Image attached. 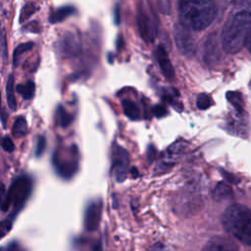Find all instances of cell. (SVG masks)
<instances>
[{
	"instance_id": "32",
	"label": "cell",
	"mask_w": 251,
	"mask_h": 251,
	"mask_svg": "<svg viewBox=\"0 0 251 251\" xmlns=\"http://www.w3.org/2000/svg\"><path fill=\"white\" fill-rule=\"evenodd\" d=\"M246 45H247L248 50H249V51H250V53H251V31H250V33H249V35H248V37H247Z\"/></svg>"
},
{
	"instance_id": "28",
	"label": "cell",
	"mask_w": 251,
	"mask_h": 251,
	"mask_svg": "<svg viewBox=\"0 0 251 251\" xmlns=\"http://www.w3.org/2000/svg\"><path fill=\"white\" fill-rule=\"evenodd\" d=\"M1 46H2V57H3V59H5L7 55H6V39H5V32H4V29H2Z\"/></svg>"
},
{
	"instance_id": "15",
	"label": "cell",
	"mask_w": 251,
	"mask_h": 251,
	"mask_svg": "<svg viewBox=\"0 0 251 251\" xmlns=\"http://www.w3.org/2000/svg\"><path fill=\"white\" fill-rule=\"evenodd\" d=\"M122 107H123L125 115L128 119L133 120V121L139 120L140 111L134 102H132L131 100H128V99H125L122 101Z\"/></svg>"
},
{
	"instance_id": "25",
	"label": "cell",
	"mask_w": 251,
	"mask_h": 251,
	"mask_svg": "<svg viewBox=\"0 0 251 251\" xmlns=\"http://www.w3.org/2000/svg\"><path fill=\"white\" fill-rule=\"evenodd\" d=\"M149 251H174V250L171 249L170 247L166 246L165 244L161 243V242H157V243L153 244V245L150 247Z\"/></svg>"
},
{
	"instance_id": "14",
	"label": "cell",
	"mask_w": 251,
	"mask_h": 251,
	"mask_svg": "<svg viewBox=\"0 0 251 251\" xmlns=\"http://www.w3.org/2000/svg\"><path fill=\"white\" fill-rule=\"evenodd\" d=\"M232 197V190L225 182H219L213 190V198L217 201L226 200Z\"/></svg>"
},
{
	"instance_id": "20",
	"label": "cell",
	"mask_w": 251,
	"mask_h": 251,
	"mask_svg": "<svg viewBox=\"0 0 251 251\" xmlns=\"http://www.w3.org/2000/svg\"><path fill=\"white\" fill-rule=\"evenodd\" d=\"M226 97L228 99V101L238 110V111H242L243 109V100L241 97V94L238 92H227Z\"/></svg>"
},
{
	"instance_id": "30",
	"label": "cell",
	"mask_w": 251,
	"mask_h": 251,
	"mask_svg": "<svg viewBox=\"0 0 251 251\" xmlns=\"http://www.w3.org/2000/svg\"><path fill=\"white\" fill-rule=\"evenodd\" d=\"M7 251H21V248H20V246L18 245V243L13 242V243H11V244L7 247Z\"/></svg>"
},
{
	"instance_id": "7",
	"label": "cell",
	"mask_w": 251,
	"mask_h": 251,
	"mask_svg": "<svg viewBox=\"0 0 251 251\" xmlns=\"http://www.w3.org/2000/svg\"><path fill=\"white\" fill-rule=\"evenodd\" d=\"M188 27L181 23L175 27V38L179 51L184 55H190L194 51V41Z\"/></svg>"
},
{
	"instance_id": "9",
	"label": "cell",
	"mask_w": 251,
	"mask_h": 251,
	"mask_svg": "<svg viewBox=\"0 0 251 251\" xmlns=\"http://www.w3.org/2000/svg\"><path fill=\"white\" fill-rule=\"evenodd\" d=\"M102 215V202L100 200L90 202L85 210L84 226L88 231L96 230Z\"/></svg>"
},
{
	"instance_id": "16",
	"label": "cell",
	"mask_w": 251,
	"mask_h": 251,
	"mask_svg": "<svg viewBox=\"0 0 251 251\" xmlns=\"http://www.w3.org/2000/svg\"><path fill=\"white\" fill-rule=\"evenodd\" d=\"M6 96H7V102L8 107L12 111H16L17 109V101L15 97V90H14V75H10L7 80L6 84Z\"/></svg>"
},
{
	"instance_id": "18",
	"label": "cell",
	"mask_w": 251,
	"mask_h": 251,
	"mask_svg": "<svg viewBox=\"0 0 251 251\" xmlns=\"http://www.w3.org/2000/svg\"><path fill=\"white\" fill-rule=\"evenodd\" d=\"M27 132V124L26 121L24 117H18L14 124H13V127H12V133L15 137L17 138H21L24 137Z\"/></svg>"
},
{
	"instance_id": "13",
	"label": "cell",
	"mask_w": 251,
	"mask_h": 251,
	"mask_svg": "<svg viewBox=\"0 0 251 251\" xmlns=\"http://www.w3.org/2000/svg\"><path fill=\"white\" fill-rule=\"evenodd\" d=\"M55 122L57 126L66 128L72 124L73 116L63 106L59 105L55 113Z\"/></svg>"
},
{
	"instance_id": "29",
	"label": "cell",
	"mask_w": 251,
	"mask_h": 251,
	"mask_svg": "<svg viewBox=\"0 0 251 251\" xmlns=\"http://www.w3.org/2000/svg\"><path fill=\"white\" fill-rule=\"evenodd\" d=\"M155 153H156V150L154 149V147L150 146L149 149H148V160H149L150 162H152L153 159L155 158V155H156Z\"/></svg>"
},
{
	"instance_id": "10",
	"label": "cell",
	"mask_w": 251,
	"mask_h": 251,
	"mask_svg": "<svg viewBox=\"0 0 251 251\" xmlns=\"http://www.w3.org/2000/svg\"><path fill=\"white\" fill-rule=\"evenodd\" d=\"M188 149V143L182 139H179L171 144L164 154L163 164L166 167H171L175 163L178 162Z\"/></svg>"
},
{
	"instance_id": "17",
	"label": "cell",
	"mask_w": 251,
	"mask_h": 251,
	"mask_svg": "<svg viewBox=\"0 0 251 251\" xmlns=\"http://www.w3.org/2000/svg\"><path fill=\"white\" fill-rule=\"evenodd\" d=\"M75 13V8L72 6H66V7H61L54 11L50 17V22L52 24H57L65 20L68 16L72 15Z\"/></svg>"
},
{
	"instance_id": "3",
	"label": "cell",
	"mask_w": 251,
	"mask_h": 251,
	"mask_svg": "<svg viewBox=\"0 0 251 251\" xmlns=\"http://www.w3.org/2000/svg\"><path fill=\"white\" fill-rule=\"evenodd\" d=\"M222 224L226 232L251 246V210L248 207L241 204L230 205L223 214Z\"/></svg>"
},
{
	"instance_id": "19",
	"label": "cell",
	"mask_w": 251,
	"mask_h": 251,
	"mask_svg": "<svg viewBox=\"0 0 251 251\" xmlns=\"http://www.w3.org/2000/svg\"><path fill=\"white\" fill-rule=\"evenodd\" d=\"M17 91L22 95V97L25 100H29L33 97L35 91L34 82L31 80L26 81L25 84H19L17 86Z\"/></svg>"
},
{
	"instance_id": "6",
	"label": "cell",
	"mask_w": 251,
	"mask_h": 251,
	"mask_svg": "<svg viewBox=\"0 0 251 251\" xmlns=\"http://www.w3.org/2000/svg\"><path fill=\"white\" fill-rule=\"evenodd\" d=\"M128 164L129 156L127 151L119 144L114 145L112 151V169L117 181L123 182L126 179Z\"/></svg>"
},
{
	"instance_id": "24",
	"label": "cell",
	"mask_w": 251,
	"mask_h": 251,
	"mask_svg": "<svg viewBox=\"0 0 251 251\" xmlns=\"http://www.w3.org/2000/svg\"><path fill=\"white\" fill-rule=\"evenodd\" d=\"M2 148L8 152V153H11L14 151L15 149V145H14V142L13 140L9 137V136H4L3 139H2Z\"/></svg>"
},
{
	"instance_id": "22",
	"label": "cell",
	"mask_w": 251,
	"mask_h": 251,
	"mask_svg": "<svg viewBox=\"0 0 251 251\" xmlns=\"http://www.w3.org/2000/svg\"><path fill=\"white\" fill-rule=\"evenodd\" d=\"M32 46H33V43H32V42H26V43H22V44H20V45L15 49V51H14V57H13V59H14V64L17 65L18 62H19V57H20L23 53H25V52L30 50V49L32 48Z\"/></svg>"
},
{
	"instance_id": "1",
	"label": "cell",
	"mask_w": 251,
	"mask_h": 251,
	"mask_svg": "<svg viewBox=\"0 0 251 251\" xmlns=\"http://www.w3.org/2000/svg\"><path fill=\"white\" fill-rule=\"evenodd\" d=\"M251 31V5L240 4L228 17L222 33L223 48L226 53L234 54L246 44Z\"/></svg>"
},
{
	"instance_id": "4",
	"label": "cell",
	"mask_w": 251,
	"mask_h": 251,
	"mask_svg": "<svg viewBox=\"0 0 251 251\" xmlns=\"http://www.w3.org/2000/svg\"><path fill=\"white\" fill-rule=\"evenodd\" d=\"M31 191V182L27 176H20L16 179V181L9 188L6 198L2 201V211H7L9 207L13 204L14 213L12 216H15L22 207L25 202L28 198Z\"/></svg>"
},
{
	"instance_id": "23",
	"label": "cell",
	"mask_w": 251,
	"mask_h": 251,
	"mask_svg": "<svg viewBox=\"0 0 251 251\" xmlns=\"http://www.w3.org/2000/svg\"><path fill=\"white\" fill-rule=\"evenodd\" d=\"M46 147V140L44 138V136H39L37 139V143H36V148H35V156L39 157L42 155V153L44 152Z\"/></svg>"
},
{
	"instance_id": "5",
	"label": "cell",
	"mask_w": 251,
	"mask_h": 251,
	"mask_svg": "<svg viewBox=\"0 0 251 251\" xmlns=\"http://www.w3.org/2000/svg\"><path fill=\"white\" fill-rule=\"evenodd\" d=\"M52 162L56 173L63 178H71L78 169L77 147L74 144L69 149L63 148L54 152Z\"/></svg>"
},
{
	"instance_id": "27",
	"label": "cell",
	"mask_w": 251,
	"mask_h": 251,
	"mask_svg": "<svg viewBox=\"0 0 251 251\" xmlns=\"http://www.w3.org/2000/svg\"><path fill=\"white\" fill-rule=\"evenodd\" d=\"M11 226H12V221L8 219L3 221L1 224V236H4L10 230Z\"/></svg>"
},
{
	"instance_id": "33",
	"label": "cell",
	"mask_w": 251,
	"mask_h": 251,
	"mask_svg": "<svg viewBox=\"0 0 251 251\" xmlns=\"http://www.w3.org/2000/svg\"><path fill=\"white\" fill-rule=\"evenodd\" d=\"M130 172H131V174L134 176V177H136V176H138V172H137L136 168H132V170H130Z\"/></svg>"
},
{
	"instance_id": "2",
	"label": "cell",
	"mask_w": 251,
	"mask_h": 251,
	"mask_svg": "<svg viewBox=\"0 0 251 251\" xmlns=\"http://www.w3.org/2000/svg\"><path fill=\"white\" fill-rule=\"evenodd\" d=\"M177 10L180 23L193 30L206 28L216 16L213 0H178Z\"/></svg>"
},
{
	"instance_id": "26",
	"label": "cell",
	"mask_w": 251,
	"mask_h": 251,
	"mask_svg": "<svg viewBox=\"0 0 251 251\" xmlns=\"http://www.w3.org/2000/svg\"><path fill=\"white\" fill-rule=\"evenodd\" d=\"M153 114L157 117V118H162L167 114V110L164 106L162 105H157L153 108Z\"/></svg>"
},
{
	"instance_id": "21",
	"label": "cell",
	"mask_w": 251,
	"mask_h": 251,
	"mask_svg": "<svg viewBox=\"0 0 251 251\" xmlns=\"http://www.w3.org/2000/svg\"><path fill=\"white\" fill-rule=\"evenodd\" d=\"M213 101L211 99V97L205 93H201L198 95L197 100H196V105L198 107V109L200 110H206L208 108L211 107Z\"/></svg>"
},
{
	"instance_id": "31",
	"label": "cell",
	"mask_w": 251,
	"mask_h": 251,
	"mask_svg": "<svg viewBox=\"0 0 251 251\" xmlns=\"http://www.w3.org/2000/svg\"><path fill=\"white\" fill-rule=\"evenodd\" d=\"M93 251H102V245H101V242H97L94 244L93 246Z\"/></svg>"
},
{
	"instance_id": "8",
	"label": "cell",
	"mask_w": 251,
	"mask_h": 251,
	"mask_svg": "<svg viewBox=\"0 0 251 251\" xmlns=\"http://www.w3.org/2000/svg\"><path fill=\"white\" fill-rule=\"evenodd\" d=\"M137 22L138 26L140 30V34L145 40H153V38L156 35V24L154 21L153 14L148 13L147 11H144L143 8L138 9L137 14Z\"/></svg>"
},
{
	"instance_id": "12",
	"label": "cell",
	"mask_w": 251,
	"mask_h": 251,
	"mask_svg": "<svg viewBox=\"0 0 251 251\" xmlns=\"http://www.w3.org/2000/svg\"><path fill=\"white\" fill-rule=\"evenodd\" d=\"M157 59L164 75L168 78H172L174 76V68L168 57L167 51L162 46H160L157 50Z\"/></svg>"
},
{
	"instance_id": "11",
	"label": "cell",
	"mask_w": 251,
	"mask_h": 251,
	"mask_svg": "<svg viewBox=\"0 0 251 251\" xmlns=\"http://www.w3.org/2000/svg\"><path fill=\"white\" fill-rule=\"evenodd\" d=\"M202 251H237V246L231 239L217 235L206 243Z\"/></svg>"
}]
</instances>
